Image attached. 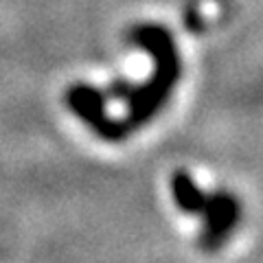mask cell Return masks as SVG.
<instances>
[{
	"instance_id": "cell-1",
	"label": "cell",
	"mask_w": 263,
	"mask_h": 263,
	"mask_svg": "<svg viewBox=\"0 0 263 263\" xmlns=\"http://www.w3.org/2000/svg\"><path fill=\"white\" fill-rule=\"evenodd\" d=\"M68 110H72L86 125L105 141H121L127 134L125 121H112L105 114V95L88 84H75L64 97Z\"/></svg>"
},
{
	"instance_id": "cell-2",
	"label": "cell",
	"mask_w": 263,
	"mask_h": 263,
	"mask_svg": "<svg viewBox=\"0 0 263 263\" xmlns=\"http://www.w3.org/2000/svg\"><path fill=\"white\" fill-rule=\"evenodd\" d=\"M174 195H176L180 206L186 209V211H193V209L200 206V195H197L191 178H189L186 174H176L174 176Z\"/></svg>"
}]
</instances>
